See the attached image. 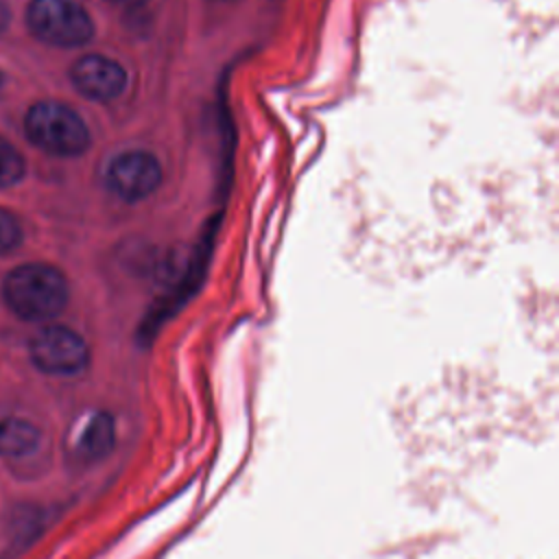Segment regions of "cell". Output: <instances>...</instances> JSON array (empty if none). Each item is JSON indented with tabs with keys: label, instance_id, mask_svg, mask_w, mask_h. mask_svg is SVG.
Here are the masks:
<instances>
[{
	"label": "cell",
	"instance_id": "ba28073f",
	"mask_svg": "<svg viewBox=\"0 0 559 559\" xmlns=\"http://www.w3.org/2000/svg\"><path fill=\"white\" fill-rule=\"evenodd\" d=\"M114 441H116V424H114L111 415L96 413L85 424V428L79 437V443H76V452L83 459L94 461V459L105 456L114 448Z\"/></svg>",
	"mask_w": 559,
	"mask_h": 559
},
{
	"label": "cell",
	"instance_id": "7a4b0ae2",
	"mask_svg": "<svg viewBox=\"0 0 559 559\" xmlns=\"http://www.w3.org/2000/svg\"><path fill=\"white\" fill-rule=\"evenodd\" d=\"M26 138L41 151L59 157H74L90 146L85 120L66 103L39 100L24 116Z\"/></svg>",
	"mask_w": 559,
	"mask_h": 559
},
{
	"label": "cell",
	"instance_id": "277c9868",
	"mask_svg": "<svg viewBox=\"0 0 559 559\" xmlns=\"http://www.w3.org/2000/svg\"><path fill=\"white\" fill-rule=\"evenodd\" d=\"M35 367L50 376H74L85 369L90 347L81 334L66 325L41 328L28 345Z\"/></svg>",
	"mask_w": 559,
	"mask_h": 559
},
{
	"label": "cell",
	"instance_id": "52a82bcc",
	"mask_svg": "<svg viewBox=\"0 0 559 559\" xmlns=\"http://www.w3.org/2000/svg\"><path fill=\"white\" fill-rule=\"evenodd\" d=\"M41 443V432L35 424L20 417H0V456L22 459L33 454Z\"/></svg>",
	"mask_w": 559,
	"mask_h": 559
},
{
	"label": "cell",
	"instance_id": "3957f363",
	"mask_svg": "<svg viewBox=\"0 0 559 559\" xmlns=\"http://www.w3.org/2000/svg\"><path fill=\"white\" fill-rule=\"evenodd\" d=\"M26 24L39 41L59 48L83 46L94 35V22L76 0H31Z\"/></svg>",
	"mask_w": 559,
	"mask_h": 559
},
{
	"label": "cell",
	"instance_id": "7c38bea8",
	"mask_svg": "<svg viewBox=\"0 0 559 559\" xmlns=\"http://www.w3.org/2000/svg\"><path fill=\"white\" fill-rule=\"evenodd\" d=\"M109 2L120 4V7H140V4H144L146 0H109Z\"/></svg>",
	"mask_w": 559,
	"mask_h": 559
},
{
	"label": "cell",
	"instance_id": "5b68a950",
	"mask_svg": "<svg viewBox=\"0 0 559 559\" xmlns=\"http://www.w3.org/2000/svg\"><path fill=\"white\" fill-rule=\"evenodd\" d=\"M105 181L116 197L124 201H142L157 190L162 166L155 155L146 151H127L109 162Z\"/></svg>",
	"mask_w": 559,
	"mask_h": 559
},
{
	"label": "cell",
	"instance_id": "30bf717a",
	"mask_svg": "<svg viewBox=\"0 0 559 559\" xmlns=\"http://www.w3.org/2000/svg\"><path fill=\"white\" fill-rule=\"evenodd\" d=\"M24 238L20 221L4 207H0V255L20 247Z\"/></svg>",
	"mask_w": 559,
	"mask_h": 559
},
{
	"label": "cell",
	"instance_id": "9c48e42d",
	"mask_svg": "<svg viewBox=\"0 0 559 559\" xmlns=\"http://www.w3.org/2000/svg\"><path fill=\"white\" fill-rule=\"evenodd\" d=\"M26 173L22 153L0 135V188L15 186Z\"/></svg>",
	"mask_w": 559,
	"mask_h": 559
},
{
	"label": "cell",
	"instance_id": "4fadbf2b",
	"mask_svg": "<svg viewBox=\"0 0 559 559\" xmlns=\"http://www.w3.org/2000/svg\"><path fill=\"white\" fill-rule=\"evenodd\" d=\"M2 85H4V74L0 72V87H2Z\"/></svg>",
	"mask_w": 559,
	"mask_h": 559
},
{
	"label": "cell",
	"instance_id": "8992f818",
	"mask_svg": "<svg viewBox=\"0 0 559 559\" xmlns=\"http://www.w3.org/2000/svg\"><path fill=\"white\" fill-rule=\"evenodd\" d=\"M72 85L90 100L107 103L118 98L127 87L124 68L103 55H85L70 70Z\"/></svg>",
	"mask_w": 559,
	"mask_h": 559
},
{
	"label": "cell",
	"instance_id": "6da1fadb",
	"mask_svg": "<svg viewBox=\"0 0 559 559\" xmlns=\"http://www.w3.org/2000/svg\"><path fill=\"white\" fill-rule=\"evenodd\" d=\"M7 306L26 321L57 317L68 304V280L50 264L31 262L15 266L4 280Z\"/></svg>",
	"mask_w": 559,
	"mask_h": 559
},
{
	"label": "cell",
	"instance_id": "8fae6325",
	"mask_svg": "<svg viewBox=\"0 0 559 559\" xmlns=\"http://www.w3.org/2000/svg\"><path fill=\"white\" fill-rule=\"evenodd\" d=\"M9 17H11V13H9V4H7V0H0V35L7 31V26H9Z\"/></svg>",
	"mask_w": 559,
	"mask_h": 559
}]
</instances>
